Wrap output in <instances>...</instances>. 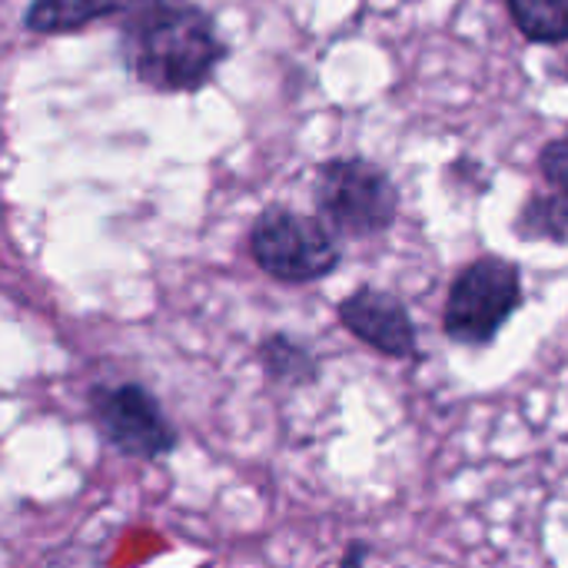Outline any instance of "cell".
Masks as SVG:
<instances>
[{
	"instance_id": "1",
	"label": "cell",
	"mask_w": 568,
	"mask_h": 568,
	"mask_svg": "<svg viewBox=\"0 0 568 568\" xmlns=\"http://www.w3.org/2000/svg\"><path fill=\"white\" fill-rule=\"evenodd\" d=\"M123 70L156 93H196L230 57L216 17L193 0H153L116 30Z\"/></svg>"
},
{
	"instance_id": "2",
	"label": "cell",
	"mask_w": 568,
	"mask_h": 568,
	"mask_svg": "<svg viewBox=\"0 0 568 568\" xmlns=\"http://www.w3.org/2000/svg\"><path fill=\"white\" fill-rule=\"evenodd\" d=\"M313 203L329 230L349 240H369L396 223L399 186L366 156H333L316 166Z\"/></svg>"
},
{
	"instance_id": "3",
	"label": "cell",
	"mask_w": 568,
	"mask_h": 568,
	"mask_svg": "<svg viewBox=\"0 0 568 568\" xmlns=\"http://www.w3.org/2000/svg\"><path fill=\"white\" fill-rule=\"evenodd\" d=\"M253 263L280 283H316L339 266V246L316 216L266 206L250 226Z\"/></svg>"
},
{
	"instance_id": "4",
	"label": "cell",
	"mask_w": 568,
	"mask_h": 568,
	"mask_svg": "<svg viewBox=\"0 0 568 568\" xmlns=\"http://www.w3.org/2000/svg\"><path fill=\"white\" fill-rule=\"evenodd\" d=\"M523 303V273L506 256L473 260L449 286L443 326L463 346H483L499 336Z\"/></svg>"
},
{
	"instance_id": "5",
	"label": "cell",
	"mask_w": 568,
	"mask_h": 568,
	"mask_svg": "<svg viewBox=\"0 0 568 568\" xmlns=\"http://www.w3.org/2000/svg\"><path fill=\"white\" fill-rule=\"evenodd\" d=\"M90 416L103 439L130 459H163L176 446V429L163 406L136 383L97 386L90 393Z\"/></svg>"
},
{
	"instance_id": "6",
	"label": "cell",
	"mask_w": 568,
	"mask_h": 568,
	"mask_svg": "<svg viewBox=\"0 0 568 568\" xmlns=\"http://www.w3.org/2000/svg\"><path fill=\"white\" fill-rule=\"evenodd\" d=\"M339 320H343V326L356 339H363L366 346L379 349L383 356L409 359L416 353L413 316L403 306V300L386 293V290L359 286L353 296H346L339 303Z\"/></svg>"
},
{
	"instance_id": "7",
	"label": "cell",
	"mask_w": 568,
	"mask_h": 568,
	"mask_svg": "<svg viewBox=\"0 0 568 568\" xmlns=\"http://www.w3.org/2000/svg\"><path fill=\"white\" fill-rule=\"evenodd\" d=\"M539 170L549 193H536L523 203L516 216V233L523 240H568V136H556L539 150Z\"/></svg>"
},
{
	"instance_id": "8",
	"label": "cell",
	"mask_w": 568,
	"mask_h": 568,
	"mask_svg": "<svg viewBox=\"0 0 568 568\" xmlns=\"http://www.w3.org/2000/svg\"><path fill=\"white\" fill-rule=\"evenodd\" d=\"M153 0H30L23 10V27L30 33H77L100 20H126Z\"/></svg>"
},
{
	"instance_id": "9",
	"label": "cell",
	"mask_w": 568,
	"mask_h": 568,
	"mask_svg": "<svg viewBox=\"0 0 568 568\" xmlns=\"http://www.w3.org/2000/svg\"><path fill=\"white\" fill-rule=\"evenodd\" d=\"M516 30L539 47L568 43V0H506Z\"/></svg>"
},
{
	"instance_id": "10",
	"label": "cell",
	"mask_w": 568,
	"mask_h": 568,
	"mask_svg": "<svg viewBox=\"0 0 568 568\" xmlns=\"http://www.w3.org/2000/svg\"><path fill=\"white\" fill-rule=\"evenodd\" d=\"M263 363L273 376L280 379H293V383H303V379H313L316 376V363L306 349H300L293 339L286 336H273L263 343Z\"/></svg>"
}]
</instances>
